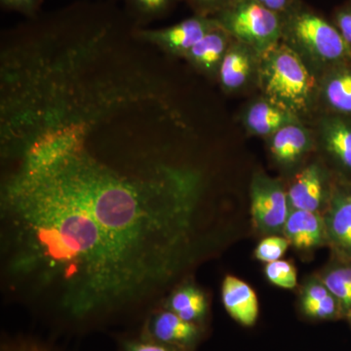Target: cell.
<instances>
[{"mask_svg":"<svg viewBox=\"0 0 351 351\" xmlns=\"http://www.w3.org/2000/svg\"><path fill=\"white\" fill-rule=\"evenodd\" d=\"M112 108L63 113L2 159L1 281L58 332L142 322L251 232L209 162Z\"/></svg>","mask_w":351,"mask_h":351,"instance_id":"6da1fadb","label":"cell"},{"mask_svg":"<svg viewBox=\"0 0 351 351\" xmlns=\"http://www.w3.org/2000/svg\"><path fill=\"white\" fill-rule=\"evenodd\" d=\"M257 86L261 96L302 122L317 112L319 76L282 40L261 54Z\"/></svg>","mask_w":351,"mask_h":351,"instance_id":"7a4b0ae2","label":"cell"},{"mask_svg":"<svg viewBox=\"0 0 351 351\" xmlns=\"http://www.w3.org/2000/svg\"><path fill=\"white\" fill-rule=\"evenodd\" d=\"M283 43L295 51L318 76L351 63V48L336 25L301 0L283 14Z\"/></svg>","mask_w":351,"mask_h":351,"instance_id":"3957f363","label":"cell"},{"mask_svg":"<svg viewBox=\"0 0 351 351\" xmlns=\"http://www.w3.org/2000/svg\"><path fill=\"white\" fill-rule=\"evenodd\" d=\"M213 18L233 39L260 54L282 38L283 16L256 0H241Z\"/></svg>","mask_w":351,"mask_h":351,"instance_id":"277c9868","label":"cell"},{"mask_svg":"<svg viewBox=\"0 0 351 351\" xmlns=\"http://www.w3.org/2000/svg\"><path fill=\"white\" fill-rule=\"evenodd\" d=\"M248 196L252 230L263 237L282 234L292 210L283 182L263 172L254 173Z\"/></svg>","mask_w":351,"mask_h":351,"instance_id":"5b68a950","label":"cell"},{"mask_svg":"<svg viewBox=\"0 0 351 351\" xmlns=\"http://www.w3.org/2000/svg\"><path fill=\"white\" fill-rule=\"evenodd\" d=\"M327 246L331 253L351 260V179L331 171L329 193L322 211Z\"/></svg>","mask_w":351,"mask_h":351,"instance_id":"8992f818","label":"cell"},{"mask_svg":"<svg viewBox=\"0 0 351 351\" xmlns=\"http://www.w3.org/2000/svg\"><path fill=\"white\" fill-rule=\"evenodd\" d=\"M138 332L163 345L195 351L207 334V327L182 319L159 306L145 316Z\"/></svg>","mask_w":351,"mask_h":351,"instance_id":"52a82bcc","label":"cell"},{"mask_svg":"<svg viewBox=\"0 0 351 351\" xmlns=\"http://www.w3.org/2000/svg\"><path fill=\"white\" fill-rule=\"evenodd\" d=\"M218 25L213 17L195 15L162 29H136L134 36L143 43L156 46L166 54L184 58L207 32Z\"/></svg>","mask_w":351,"mask_h":351,"instance_id":"ba28073f","label":"cell"},{"mask_svg":"<svg viewBox=\"0 0 351 351\" xmlns=\"http://www.w3.org/2000/svg\"><path fill=\"white\" fill-rule=\"evenodd\" d=\"M331 171L318 160L302 166L286 188L291 209L322 213L329 193Z\"/></svg>","mask_w":351,"mask_h":351,"instance_id":"9c48e42d","label":"cell"},{"mask_svg":"<svg viewBox=\"0 0 351 351\" xmlns=\"http://www.w3.org/2000/svg\"><path fill=\"white\" fill-rule=\"evenodd\" d=\"M267 140L272 160L285 171L295 169L304 162L317 145L315 132L302 121L282 127Z\"/></svg>","mask_w":351,"mask_h":351,"instance_id":"30bf717a","label":"cell"},{"mask_svg":"<svg viewBox=\"0 0 351 351\" xmlns=\"http://www.w3.org/2000/svg\"><path fill=\"white\" fill-rule=\"evenodd\" d=\"M261 54L233 39L219 66L218 80L221 89L228 94L244 91L250 85H257Z\"/></svg>","mask_w":351,"mask_h":351,"instance_id":"8fae6325","label":"cell"},{"mask_svg":"<svg viewBox=\"0 0 351 351\" xmlns=\"http://www.w3.org/2000/svg\"><path fill=\"white\" fill-rule=\"evenodd\" d=\"M317 145L334 164L336 171L351 179V119L323 113L317 120Z\"/></svg>","mask_w":351,"mask_h":351,"instance_id":"7c38bea8","label":"cell"},{"mask_svg":"<svg viewBox=\"0 0 351 351\" xmlns=\"http://www.w3.org/2000/svg\"><path fill=\"white\" fill-rule=\"evenodd\" d=\"M282 234L295 250L304 255L327 246L324 221L319 212L291 210Z\"/></svg>","mask_w":351,"mask_h":351,"instance_id":"4fadbf2b","label":"cell"},{"mask_svg":"<svg viewBox=\"0 0 351 351\" xmlns=\"http://www.w3.org/2000/svg\"><path fill=\"white\" fill-rule=\"evenodd\" d=\"M351 119V63L328 69L319 77L318 108Z\"/></svg>","mask_w":351,"mask_h":351,"instance_id":"5bb4252c","label":"cell"},{"mask_svg":"<svg viewBox=\"0 0 351 351\" xmlns=\"http://www.w3.org/2000/svg\"><path fill=\"white\" fill-rule=\"evenodd\" d=\"M233 38L221 25L207 32L184 56L198 73L217 80L219 66Z\"/></svg>","mask_w":351,"mask_h":351,"instance_id":"9a60e30c","label":"cell"},{"mask_svg":"<svg viewBox=\"0 0 351 351\" xmlns=\"http://www.w3.org/2000/svg\"><path fill=\"white\" fill-rule=\"evenodd\" d=\"M221 302L226 313L244 327L256 324L258 317V301L254 289L239 277L226 276L221 283Z\"/></svg>","mask_w":351,"mask_h":351,"instance_id":"2e32d148","label":"cell"},{"mask_svg":"<svg viewBox=\"0 0 351 351\" xmlns=\"http://www.w3.org/2000/svg\"><path fill=\"white\" fill-rule=\"evenodd\" d=\"M295 121L301 120L263 96L252 101L242 115V122L248 133L267 138Z\"/></svg>","mask_w":351,"mask_h":351,"instance_id":"e0dca14e","label":"cell"},{"mask_svg":"<svg viewBox=\"0 0 351 351\" xmlns=\"http://www.w3.org/2000/svg\"><path fill=\"white\" fill-rule=\"evenodd\" d=\"M161 306L177 314L182 319L207 327L209 300L206 293L193 282L184 281L164 300Z\"/></svg>","mask_w":351,"mask_h":351,"instance_id":"ac0fdd59","label":"cell"},{"mask_svg":"<svg viewBox=\"0 0 351 351\" xmlns=\"http://www.w3.org/2000/svg\"><path fill=\"white\" fill-rule=\"evenodd\" d=\"M318 277L339 302L345 319L351 309V260L331 253Z\"/></svg>","mask_w":351,"mask_h":351,"instance_id":"d6986e66","label":"cell"},{"mask_svg":"<svg viewBox=\"0 0 351 351\" xmlns=\"http://www.w3.org/2000/svg\"><path fill=\"white\" fill-rule=\"evenodd\" d=\"M179 0H125L129 14L141 24L166 15Z\"/></svg>","mask_w":351,"mask_h":351,"instance_id":"ffe728a7","label":"cell"},{"mask_svg":"<svg viewBox=\"0 0 351 351\" xmlns=\"http://www.w3.org/2000/svg\"><path fill=\"white\" fill-rule=\"evenodd\" d=\"M265 274L267 280L277 287L293 290L298 286V272L290 261L278 260L265 265Z\"/></svg>","mask_w":351,"mask_h":351,"instance_id":"44dd1931","label":"cell"},{"mask_svg":"<svg viewBox=\"0 0 351 351\" xmlns=\"http://www.w3.org/2000/svg\"><path fill=\"white\" fill-rule=\"evenodd\" d=\"M290 242L281 235H269L261 240L256 247L254 257L260 262L269 263L281 260L290 247Z\"/></svg>","mask_w":351,"mask_h":351,"instance_id":"7402d4cb","label":"cell"},{"mask_svg":"<svg viewBox=\"0 0 351 351\" xmlns=\"http://www.w3.org/2000/svg\"><path fill=\"white\" fill-rule=\"evenodd\" d=\"M0 351H61L56 346L29 335L5 336L1 339Z\"/></svg>","mask_w":351,"mask_h":351,"instance_id":"603a6c76","label":"cell"},{"mask_svg":"<svg viewBox=\"0 0 351 351\" xmlns=\"http://www.w3.org/2000/svg\"><path fill=\"white\" fill-rule=\"evenodd\" d=\"M119 351H191L163 345L142 336L138 331L120 335L117 338Z\"/></svg>","mask_w":351,"mask_h":351,"instance_id":"cb8c5ba5","label":"cell"},{"mask_svg":"<svg viewBox=\"0 0 351 351\" xmlns=\"http://www.w3.org/2000/svg\"><path fill=\"white\" fill-rule=\"evenodd\" d=\"M186 2L195 15L215 17L241 0H182Z\"/></svg>","mask_w":351,"mask_h":351,"instance_id":"d4e9b609","label":"cell"},{"mask_svg":"<svg viewBox=\"0 0 351 351\" xmlns=\"http://www.w3.org/2000/svg\"><path fill=\"white\" fill-rule=\"evenodd\" d=\"M332 22L351 48V3L337 9Z\"/></svg>","mask_w":351,"mask_h":351,"instance_id":"484cf974","label":"cell"},{"mask_svg":"<svg viewBox=\"0 0 351 351\" xmlns=\"http://www.w3.org/2000/svg\"><path fill=\"white\" fill-rule=\"evenodd\" d=\"M43 1V0H0V3L7 10L16 11L27 17H34Z\"/></svg>","mask_w":351,"mask_h":351,"instance_id":"4316f807","label":"cell"},{"mask_svg":"<svg viewBox=\"0 0 351 351\" xmlns=\"http://www.w3.org/2000/svg\"><path fill=\"white\" fill-rule=\"evenodd\" d=\"M269 10L281 14L287 12L299 0H256Z\"/></svg>","mask_w":351,"mask_h":351,"instance_id":"83f0119b","label":"cell"},{"mask_svg":"<svg viewBox=\"0 0 351 351\" xmlns=\"http://www.w3.org/2000/svg\"><path fill=\"white\" fill-rule=\"evenodd\" d=\"M345 320L348 321V325H350L351 329V309L350 313H348V315H346Z\"/></svg>","mask_w":351,"mask_h":351,"instance_id":"f1b7e54d","label":"cell"}]
</instances>
